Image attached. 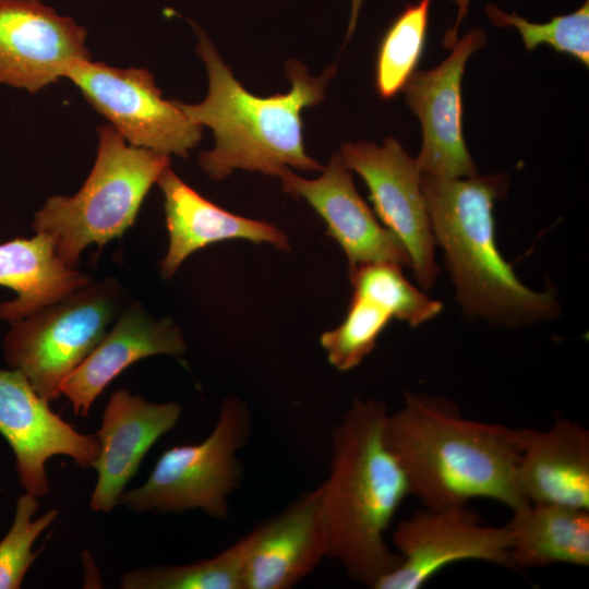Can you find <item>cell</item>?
Wrapping results in <instances>:
<instances>
[{
    "instance_id": "6da1fadb",
    "label": "cell",
    "mask_w": 589,
    "mask_h": 589,
    "mask_svg": "<svg viewBox=\"0 0 589 589\" xmlns=\"http://www.w3.org/2000/svg\"><path fill=\"white\" fill-rule=\"evenodd\" d=\"M385 440L424 507L467 506L478 497L512 510L529 504L517 482L521 429L470 420L450 401L406 393L386 418Z\"/></svg>"
},
{
    "instance_id": "7a4b0ae2",
    "label": "cell",
    "mask_w": 589,
    "mask_h": 589,
    "mask_svg": "<svg viewBox=\"0 0 589 589\" xmlns=\"http://www.w3.org/2000/svg\"><path fill=\"white\" fill-rule=\"evenodd\" d=\"M387 416L383 401L353 400L333 431L329 473L320 485L326 557L371 588L400 562L385 532L410 495L385 440Z\"/></svg>"
},
{
    "instance_id": "3957f363",
    "label": "cell",
    "mask_w": 589,
    "mask_h": 589,
    "mask_svg": "<svg viewBox=\"0 0 589 589\" xmlns=\"http://www.w3.org/2000/svg\"><path fill=\"white\" fill-rule=\"evenodd\" d=\"M192 25L199 37L195 51L207 71L208 92L199 104H179L191 120L213 131L214 147L199 158L202 170L213 180L236 169L278 178L288 168L322 170L305 152L301 112L324 99L336 65L313 76L304 64L289 60L285 69L290 89L260 97L241 85L208 36Z\"/></svg>"
},
{
    "instance_id": "277c9868",
    "label": "cell",
    "mask_w": 589,
    "mask_h": 589,
    "mask_svg": "<svg viewBox=\"0 0 589 589\" xmlns=\"http://www.w3.org/2000/svg\"><path fill=\"white\" fill-rule=\"evenodd\" d=\"M421 187L435 243L466 314L507 327L558 314L555 294L521 284L497 249L493 207L506 193L505 176L447 179L421 172Z\"/></svg>"
},
{
    "instance_id": "5b68a950",
    "label": "cell",
    "mask_w": 589,
    "mask_h": 589,
    "mask_svg": "<svg viewBox=\"0 0 589 589\" xmlns=\"http://www.w3.org/2000/svg\"><path fill=\"white\" fill-rule=\"evenodd\" d=\"M98 137L94 167L80 191L49 197L33 221L70 267L88 244L101 247L134 224L147 192L170 164L169 156L128 144L111 124L99 127Z\"/></svg>"
},
{
    "instance_id": "8992f818",
    "label": "cell",
    "mask_w": 589,
    "mask_h": 589,
    "mask_svg": "<svg viewBox=\"0 0 589 589\" xmlns=\"http://www.w3.org/2000/svg\"><path fill=\"white\" fill-rule=\"evenodd\" d=\"M250 433L247 405L236 397L225 399L213 431L203 442L165 450L146 482L124 490L117 506L134 513L179 514L200 508L214 518H226L229 496L241 479L237 454Z\"/></svg>"
},
{
    "instance_id": "52a82bcc",
    "label": "cell",
    "mask_w": 589,
    "mask_h": 589,
    "mask_svg": "<svg viewBox=\"0 0 589 589\" xmlns=\"http://www.w3.org/2000/svg\"><path fill=\"white\" fill-rule=\"evenodd\" d=\"M118 283L110 278L71 292L23 318L11 322L3 339L4 359L24 374L47 401L61 395V384L92 352L116 316Z\"/></svg>"
},
{
    "instance_id": "ba28073f",
    "label": "cell",
    "mask_w": 589,
    "mask_h": 589,
    "mask_svg": "<svg viewBox=\"0 0 589 589\" xmlns=\"http://www.w3.org/2000/svg\"><path fill=\"white\" fill-rule=\"evenodd\" d=\"M64 77L132 146L185 157L202 137L203 127L184 113L179 100L163 98L146 69L85 59L70 65Z\"/></svg>"
},
{
    "instance_id": "9c48e42d",
    "label": "cell",
    "mask_w": 589,
    "mask_h": 589,
    "mask_svg": "<svg viewBox=\"0 0 589 589\" xmlns=\"http://www.w3.org/2000/svg\"><path fill=\"white\" fill-rule=\"evenodd\" d=\"M399 564L374 589H419L452 563L484 561L513 568L509 532L484 525L467 506L425 507L393 532Z\"/></svg>"
},
{
    "instance_id": "30bf717a",
    "label": "cell",
    "mask_w": 589,
    "mask_h": 589,
    "mask_svg": "<svg viewBox=\"0 0 589 589\" xmlns=\"http://www.w3.org/2000/svg\"><path fill=\"white\" fill-rule=\"evenodd\" d=\"M339 154L345 166L363 179L378 217L406 249L419 286L431 289L440 267L416 159L392 136L382 146L346 143Z\"/></svg>"
},
{
    "instance_id": "8fae6325",
    "label": "cell",
    "mask_w": 589,
    "mask_h": 589,
    "mask_svg": "<svg viewBox=\"0 0 589 589\" xmlns=\"http://www.w3.org/2000/svg\"><path fill=\"white\" fill-rule=\"evenodd\" d=\"M486 41L483 28L470 29L437 67L414 72L402 88L422 127L416 163L423 173L447 179L478 175L462 133L461 80L468 59Z\"/></svg>"
},
{
    "instance_id": "7c38bea8",
    "label": "cell",
    "mask_w": 589,
    "mask_h": 589,
    "mask_svg": "<svg viewBox=\"0 0 589 589\" xmlns=\"http://www.w3.org/2000/svg\"><path fill=\"white\" fill-rule=\"evenodd\" d=\"M349 276L353 293L347 315L320 339L328 362L339 371L359 365L394 318L416 327L442 311V303L412 286L397 264H365Z\"/></svg>"
},
{
    "instance_id": "4fadbf2b",
    "label": "cell",
    "mask_w": 589,
    "mask_h": 589,
    "mask_svg": "<svg viewBox=\"0 0 589 589\" xmlns=\"http://www.w3.org/2000/svg\"><path fill=\"white\" fill-rule=\"evenodd\" d=\"M0 434L15 455L20 484L36 497L50 490L45 467L49 458L68 456L89 468L99 449L96 435L77 432L55 413L15 369H0Z\"/></svg>"
},
{
    "instance_id": "5bb4252c",
    "label": "cell",
    "mask_w": 589,
    "mask_h": 589,
    "mask_svg": "<svg viewBox=\"0 0 589 589\" xmlns=\"http://www.w3.org/2000/svg\"><path fill=\"white\" fill-rule=\"evenodd\" d=\"M86 31L40 0H0V84L36 93L91 59Z\"/></svg>"
},
{
    "instance_id": "9a60e30c",
    "label": "cell",
    "mask_w": 589,
    "mask_h": 589,
    "mask_svg": "<svg viewBox=\"0 0 589 589\" xmlns=\"http://www.w3.org/2000/svg\"><path fill=\"white\" fill-rule=\"evenodd\" d=\"M283 188L304 199L325 221L328 235L344 250L349 271L371 263L410 266L399 239L375 218L358 193L340 154H334L322 175L304 179L290 168L279 177Z\"/></svg>"
},
{
    "instance_id": "2e32d148",
    "label": "cell",
    "mask_w": 589,
    "mask_h": 589,
    "mask_svg": "<svg viewBox=\"0 0 589 589\" xmlns=\"http://www.w3.org/2000/svg\"><path fill=\"white\" fill-rule=\"evenodd\" d=\"M180 414L176 402H151L128 389L110 395L96 434L99 449L93 468L97 482L89 503L94 512L109 513L117 506L146 453L175 428Z\"/></svg>"
},
{
    "instance_id": "e0dca14e",
    "label": "cell",
    "mask_w": 589,
    "mask_h": 589,
    "mask_svg": "<svg viewBox=\"0 0 589 589\" xmlns=\"http://www.w3.org/2000/svg\"><path fill=\"white\" fill-rule=\"evenodd\" d=\"M321 486L303 493L248 534L242 589H288L326 557Z\"/></svg>"
},
{
    "instance_id": "ac0fdd59",
    "label": "cell",
    "mask_w": 589,
    "mask_h": 589,
    "mask_svg": "<svg viewBox=\"0 0 589 589\" xmlns=\"http://www.w3.org/2000/svg\"><path fill=\"white\" fill-rule=\"evenodd\" d=\"M164 194L169 247L160 263L164 278H171L184 260L209 244L230 239L269 243L289 250L287 236L275 226L229 213L209 202L166 168L157 182Z\"/></svg>"
},
{
    "instance_id": "d6986e66",
    "label": "cell",
    "mask_w": 589,
    "mask_h": 589,
    "mask_svg": "<svg viewBox=\"0 0 589 589\" xmlns=\"http://www.w3.org/2000/svg\"><path fill=\"white\" fill-rule=\"evenodd\" d=\"M187 346L170 320H155L135 305L125 311L82 363L62 382L60 390L74 413L87 417L105 387L136 361L155 356H181Z\"/></svg>"
},
{
    "instance_id": "ffe728a7",
    "label": "cell",
    "mask_w": 589,
    "mask_h": 589,
    "mask_svg": "<svg viewBox=\"0 0 589 589\" xmlns=\"http://www.w3.org/2000/svg\"><path fill=\"white\" fill-rule=\"evenodd\" d=\"M517 482L529 503L589 510V432L567 419L521 429Z\"/></svg>"
},
{
    "instance_id": "44dd1931",
    "label": "cell",
    "mask_w": 589,
    "mask_h": 589,
    "mask_svg": "<svg viewBox=\"0 0 589 589\" xmlns=\"http://www.w3.org/2000/svg\"><path fill=\"white\" fill-rule=\"evenodd\" d=\"M91 281L58 256L53 240L45 233L0 243V286L16 293L0 303V320L23 318Z\"/></svg>"
},
{
    "instance_id": "7402d4cb",
    "label": "cell",
    "mask_w": 589,
    "mask_h": 589,
    "mask_svg": "<svg viewBox=\"0 0 589 589\" xmlns=\"http://www.w3.org/2000/svg\"><path fill=\"white\" fill-rule=\"evenodd\" d=\"M513 568L563 563L589 566V510L529 503L506 525Z\"/></svg>"
},
{
    "instance_id": "603a6c76",
    "label": "cell",
    "mask_w": 589,
    "mask_h": 589,
    "mask_svg": "<svg viewBox=\"0 0 589 589\" xmlns=\"http://www.w3.org/2000/svg\"><path fill=\"white\" fill-rule=\"evenodd\" d=\"M250 538L245 534L214 557L187 565L153 566L125 573L123 589H242Z\"/></svg>"
},
{
    "instance_id": "cb8c5ba5",
    "label": "cell",
    "mask_w": 589,
    "mask_h": 589,
    "mask_svg": "<svg viewBox=\"0 0 589 589\" xmlns=\"http://www.w3.org/2000/svg\"><path fill=\"white\" fill-rule=\"evenodd\" d=\"M432 0L408 4L386 29L376 55L375 88L394 97L416 72L428 34Z\"/></svg>"
},
{
    "instance_id": "d4e9b609",
    "label": "cell",
    "mask_w": 589,
    "mask_h": 589,
    "mask_svg": "<svg viewBox=\"0 0 589 589\" xmlns=\"http://www.w3.org/2000/svg\"><path fill=\"white\" fill-rule=\"evenodd\" d=\"M485 13L495 26L516 28L528 51L541 44H548L554 50L574 57L586 67L589 65V0L577 10L556 15L545 23L531 22L493 3L485 5Z\"/></svg>"
},
{
    "instance_id": "484cf974",
    "label": "cell",
    "mask_w": 589,
    "mask_h": 589,
    "mask_svg": "<svg viewBox=\"0 0 589 589\" xmlns=\"http://www.w3.org/2000/svg\"><path fill=\"white\" fill-rule=\"evenodd\" d=\"M37 498L25 492L16 501L12 525L0 541V589L21 588L38 554L33 551L34 542L58 517L59 512L50 509L34 519L39 506Z\"/></svg>"
},
{
    "instance_id": "4316f807",
    "label": "cell",
    "mask_w": 589,
    "mask_h": 589,
    "mask_svg": "<svg viewBox=\"0 0 589 589\" xmlns=\"http://www.w3.org/2000/svg\"><path fill=\"white\" fill-rule=\"evenodd\" d=\"M457 7V14L454 22V26L448 28L444 34L443 45L446 48H450L453 44L458 39V28L466 17L469 4L471 0H452Z\"/></svg>"
}]
</instances>
